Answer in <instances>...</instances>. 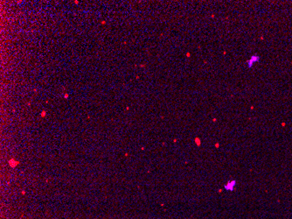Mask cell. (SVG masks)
I'll use <instances>...</instances> for the list:
<instances>
[{
    "mask_svg": "<svg viewBox=\"0 0 292 219\" xmlns=\"http://www.w3.org/2000/svg\"><path fill=\"white\" fill-rule=\"evenodd\" d=\"M236 184H237L236 180H230L224 184V189L227 192H233L235 189Z\"/></svg>",
    "mask_w": 292,
    "mask_h": 219,
    "instance_id": "1",
    "label": "cell"
},
{
    "mask_svg": "<svg viewBox=\"0 0 292 219\" xmlns=\"http://www.w3.org/2000/svg\"><path fill=\"white\" fill-rule=\"evenodd\" d=\"M259 61V56L257 55H253L250 57L249 60H248L247 61V64H248V68H252L253 67V64L254 63V62H257Z\"/></svg>",
    "mask_w": 292,
    "mask_h": 219,
    "instance_id": "2",
    "label": "cell"
},
{
    "mask_svg": "<svg viewBox=\"0 0 292 219\" xmlns=\"http://www.w3.org/2000/svg\"><path fill=\"white\" fill-rule=\"evenodd\" d=\"M46 111H43L40 113V116H41L42 117H44L46 116Z\"/></svg>",
    "mask_w": 292,
    "mask_h": 219,
    "instance_id": "3",
    "label": "cell"
},
{
    "mask_svg": "<svg viewBox=\"0 0 292 219\" xmlns=\"http://www.w3.org/2000/svg\"><path fill=\"white\" fill-rule=\"evenodd\" d=\"M64 97H65V98H68V93H66V94H65Z\"/></svg>",
    "mask_w": 292,
    "mask_h": 219,
    "instance_id": "4",
    "label": "cell"
}]
</instances>
